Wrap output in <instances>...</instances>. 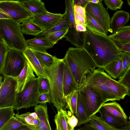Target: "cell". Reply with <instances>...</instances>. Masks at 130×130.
<instances>
[{
  "mask_svg": "<svg viewBox=\"0 0 130 130\" xmlns=\"http://www.w3.org/2000/svg\"><path fill=\"white\" fill-rule=\"evenodd\" d=\"M84 48L97 68H103L120 57L123 52L109 37L96 33L87 28Z\"/></svg>",
  "mask_w": 130,
  "mask_h": 130,
  "instance_id": "6da1fadb",
  "label": "cell"
},
{
  "mask_svg": "<svg viewBox=\"0 0 130 130\" xmlns=\"http://www.w3.org/2000/svg\"><path fill=\"white\" fill-rule=\"evenodd\" d=\"M63 59L71 72L78 89L80 87L87 76L97 68L84 48L69 47Z\"/></svg>",
  "mask_w": 130,
  "mask_h": 130,
  "instance_id": "7a4b0ae2",
  "label": "cell"
},
{
  "mask_svg": "<svg viewBox=\"0 0 130 130\" xmlns=\"http://www.w3.org/2000/svg\"><path fill=\"white\" fill-rule=\"evenodd\" d=\"M64 65L63 59H59L50 66L44 67L50 83V102L57 111L66 110L63 87Z\"/></svg>",
  "mask_w": 130,
  "mask_h": 130,
  "instance_id": "3957f363",
  "label": "cell"
},
{
  "mask_svg": "<svg viewBox=\"0 0 130 130\" xmlns=\"http://www.w3.org/2000/svg\"><path fill=\"white\" fill-rule=\"evenodd\" d=\"M0 34L10 49L23 52L28 47L20 23L11 19H0Z\"/></svg>",
  "mask_w": 130,
  "mask_h": 130,
  "instance_id": "277c9868",
  "label": "cell"
},
{
  "mask_svg": "<svg viewBox=\"0 0 130 130\" xmlns=\"http://www.w3.org/2000/svg\"><path fill=\"white\" fill-rule=\"evenodd\" d=\"M107 74L103 68L96 69L87 76L81 86H88L99 93L105 103L109 101H120L112 93L106 84Z\"/></svg>",
  "mask_w": 130,
  "mask_h": 130,
  "instance_id": "5b68a950",
  "label": "cell"
},
{
  "mask_svg": "<svg viewBox=\"0 0 130 130\" xmlns=\"http://www.w3.org/2000/svg\"><path fill=\"white\" fill-rule=\"evenodd\" d=\"M38 77L34 78L28 82L22 91L17 93L13 109L18 110L38 105L37 100L40 95L38 90Z\"/></svg>",
  "mask_w": 130,
  "mask_h": 130,
  "instance_id": "8992f818",
  "label": "cell"
},
{
  "mask_svg": "<svg viewBox=\"0 0 130 130\" xmlns=\"http://www.w3.org/2000/svg\"><path fill=\"white\" fill-rule=\"evenodd\" d=\"M0 12L19 23L33 16L21 0H0Z\"/></svg>",
  "mask_w": 130,
  "mask_h": 130,
  "instance_id": "52a82bcc",
  "label": "cell"
},
{
  "mask_svg": "<svg viewBox=\"0 0 130 130\" xmlns=\"http://www.w3.org/2000/svg\"><path fill=\"white\" fill-rule=\"evenodd\" d=\"M26 60L23 52L10 49L6 54L1 74L16 78L23 68Z\"/></svg>",
  "mask_w": 130,
  "mask_h": 130,
  "instance_id": "ba28073f",
  "label": "cell"
},
{
  "mask_svg": "<svg viewBox=\"0 0 130 130\" xmlns=\"http://www.w3.org/2000/svg\"><path fill=\"white\" fill-rule=\"evenodd\" d=\"M79 91L84 106L87 117L90 119L99 110L105 103L101 94L87 86H82Z\"/></svg>",
  "mask_w": 130,
  "mask_h": 130,
  "instance_id": "9c48e42d",
  "label": "cell"
},
{
  "mask_svg": "<svg viewBox=\"0 0 130 130\" xmlns=\"http://www.w3.org/2000/svg\"><path fill=\"white\" fill-rule=\"evenodd\" d=\"M100 0L97 4L89 2L85 8L86 12L94 19L105 30L107 35L111 32L110 29V18L107 9L103 6Z\"/></svg>",
  "mask_w": 130,
  "mask_h": 130,
  "instance_id": "30bf717a",
  "label": "cell"
},
{
  "mask_svg": "<svg viewBox=\"0 0 130 130\" xmlns=\"http://www.w3.org/2000/svg\"><path fill=\"white\" fill-rule=\"evenodd\" d=\"M6 77V83L0 96V108H13L15 103L17 93V79Z\"/></svg>",
  "mask_w": 130,
  "mask_h": 130,
  "instance_id": "8fae6325",
  "label": "cell"
},
{
  "mask_svg": "<svg viewBox=\"0 0 130 130\" xmlns=\"http://www.w3.org/2000/svg\"><path fill=\"white\" fill-rule=\"evenodd\" d=\"M62 15L63 14L54 13L47 11L34 15L32 19L35 23L40 27L44 31H45L52 27Z\"/></svg>",
  "mask_w": 130,
  "mask_h": 130,
  "instance_id": "7c38bea8",
  "label": "cell"
},
{
  "mask_svg": "<svg viewBox=\"0 0 130 130\" xmlns=\"http://www.w3.org/2000/svg\"><path fill=\"white\" fill-rule=\"evenodd\" d=\"M99 112L101 118L112 127L116 130L130 128L129 121L114 116L106 111L101 107Z\"/></svg>",
  "mask_w": 130,
  "mask_h": 130,
  "instance_id": "4fadbf2b",
  "label": "cell"
},
{
  "mask_svg": "<svg viewBox=\"0 0 130 130\" xmlns=\"http://www.w3.org/2000/svg\"><path fill=\"white\" fill-rule=\"evenodd\" d=\"M128 12L123 10L116 11L110 18V29L111 32L113 33L125 26L129 20Z\"/></svg>",
  "mask_w": 130,
  "mask_h": 130,
  "instance_id": "5bb4252c",
  "label": "cell"
},
{
  "mask_svg": "<svg viewBox=\"0 0 130 130\" xmlns=\"http://www.w3.org/2000/svg\"><path fill=\"white\" fill-rule=\"evenodd\" d=\"M105 83L112 93L119 100L124 99L126 95L130 96V91L127 88L113 79L107 74Z\"/></svg>",
  "mask_w": 130,
  "mask_h": 130,
  "instance_id": "9a60e30c",
  "label": "cell"
},
{
  "mask_svg": "<svg viewBox=\"0 0 130 130\" xmlns=\"http://www.w3.org/2000/svg\"><path fill=\"white\" fill-rule=\"evenodd\" d=\"M23 53L26 60L38 77H48L43 67L31 49L28 47L23 51Z\"/></svg>",
  "mask_w": 130,
  "mask_h": 130,
  "instance_id": "2e32d148",
  "label": "cell"
},
{
  "mask_svg": "<svg viewBox=\"0 0 130 130\" xmlns=\"http://www.w3.org/2000/svg\"><path fill=\"white\" fill-rule=\"evenodd\" d=\"M63 62V87L64 98L75 90L78 89V87L68 66Z\"/></svg>",
  "mask_w": 130,
  "mask_h": 130,
  "instance_id": "e0dca14e",
  "label": "cell"
},
{
  "mask_svg": "<svg viewBox=\"0 0 130 130\" xmlns=\"http://www.w3.org/2000/svg\"><path fill=\"white\" fill-rule=\"evenodd\" d=\"M71 27V24L67 11L66 9L65 13L58 21L52 27L44 31L36 36L37 38H45L53 32L68 29Z\"/></svg>",
  "mask_w": 130,
  "mask_h": 130,
  "instance_id": "ac0fdd59",
  "label": "cell"
},
{
  "mask_svg": "<svg viewBox=\"0 0 130 130\" xmlns=\"http://www.w3.org/2000/svg\"><path fill=\"white\" fill-rule=\"evenodd\" d=\"M35 77L34 71L26 60L23 68L16 78L18 83L17 92L22 91L28 82Z\"/></svg>",
  "mask_w": 130,
  "mask_h": 130,
  "instance_id": "d6986e66",
  "label": "cell"
},
{
  "mask_svg": "<svg viewBox=\"0 0 130 130\" xmlns=\"http://www.w3.org/2000/svg\"><path fill=\"white\" fill-rule=\"evenodd\" d=\"M75 25L73 27H70L63 38L65 40L75 46L76 47L84 48L85 32L77 31L76 29Z\"/></svg>",
  "mask_w": 130,
  "mask_h": 130,
  "instance_id": "ffe728a7",
  "label": "cell"
},
{
  "mask_svg": "<svg viewBox=\"0 0 130 130\" xmlns=\"http://www.w3.org/2000/svg\"><path fill=\"white\" fill-rule=\"evenodd\" d=\"M34 110L40 121L37 130H52L48 120L46 103L35 106Z\"/></svg>",
  "mask_w": 130,
  "mask_h": 130,
  "instance_id": "44dd1931",
  "label": "cell"
},
{
  "mask_svg": "<svg viewBox=\"0 0 130 130\" xmlns=\"http://www.w3.org/2000/svg\"><path fill=\"white\" fill-rule=\"evenodd\" d=\"M28 47L36 51L45 52L54 45L46 38H34L26 40Z\"/></svg>",
  "mask_w": 130,
  "mask_h": 130,
  "instance_id": "7402d4cb",
  "label": "cell"
},
{
  "mask_svg": "<svg viewBox=\"0 0 130 130\" xmlns=\"http://www.w3.org/2000/svg\"><path fill=\"white\" fill-rule=\"evenodd\" d=\"M102 107L107 112L116 117L128 121V118L120 105L116 102L104 103Z\"/></svg>",
  "mask_w": 130,
  "mask_h": 130,
  "instance_id": "603a6c76",
  "label": "cell"
},
{
  "mask_svg": "<svg viewBox=\"0 0 130 130\" xmlns=\"http://www.w3.org/2000/svg\"><path fill=\"white\" fill-rule=\"evenodd\" d=\"M23 34L37 36L42 32L43 30L35 23L32 18L27 20L20 24Z\"/></svg>",
  "mask_w": 130,
  "mask_h": 130,
  "instance_id": "cb8c5ba5",
  "label": "cell"
},
{
  "mask_svg": "<svg viewBox=\"0 0 130 130\" xmlns=\"http://www.w3.org/2000/svg\"><path fill=\"white\" fill-rule=\"evenodd\" d=\"M21 1L33 15L47 11L44 3L40 0Z\"/></svg>",
  "mask_w": 130,
  "mask_h": 130,
  "instance_id": "d4e9b609",
  "label": "cell"
},
{
  "mask_svg": "<svg viewBox=\"0 0 130 130\" xmlns=\"http://www.w3.org/2000/svg\"><path fill=\"white\" fill-rule=\"evenodd\" d=\"M69 116L66 110L61 109L58 111L54 119L56 128L59 130H74L68 122Z\"/></svg>",
  "mask_w": 130,
  "mask_h": 130,
  "instance_id": "484cf974",
  "label": "cell"
},
{
  "mask_svg": "<svg viewBox=\"0 0 130 130\" xmlns=\"http://www.w3.org/2000/svg\"><path fill=\"white\" fill-rule=\"evenodd\" d=\"M109 36L115 42H130V26L125 25Z\"/></svg>",
  "mask_w": 130,
  "mask_h": 130,
  "instance_id": "4316f807",
  "label": "cell"
},
{
  "mask_svg": "<svg viewBox=\"0 0 130 130\" xmlns=\"http://www.w3.org/2000/svg\"><path fill=\"white\" fill-rule=\"evenodd\" d=\"M74 115L78 120L77 126H78L89 122L90 119L87 117L80 94L78 90L76 113Z\"/></svg>",
  "mask_w": 130,
  "mask_h": 130,
  "instance_id": "83f0119b",
  "label": "cell"
},
{
  "mask_svg": "<svg viewBox=\"0 0 130 130\" xmlns=\"http://www.w3.org/2000/svg\"><path fill=\"white\" fill-rule=\"evenodd\" d=\"M122 65L121 57L112 61L103 68L111 77L115 79L117 78Z\"/></svg>",
  "mask_w": 130,
  "mask_h": 130,
  "instance_id": "f1b7e54d",
  "label": "cell"
},
{
  "mask_svg": "<svg viewBox=\"0 0 130 130\" xmlns=\"http://www.w3.org/2000/svg\"><path fill=\"white\" fill-rule=\"evenodd\" d=\"M31 50L43 67L50 66L59 59L50 54L46 52H41Z\"/></svg>",
  "mask_w": 130,
  "mask_h": 130,
  "instance_id": "f546056e",
  "label": "cell"
},
{
  "mask_svg": "<svg viewBox=\"0 0 130 130\" xmlns=\"http://www.w3.org/2000/svg\"><path fill=\"white\" fill-rule=\"evenodd\" d=\"M86 27L89 29L99 34L107 35L99 23L89 14L86 13Z\"/></svg>",
  "mask_w": 130,
  "mask_h": 130,
  "instance_id": "4dcf8cb0",
  "label": "cell"
},
{
  "mask_svg": "<svg viewBox=\"0 0 130 130\" xmlns=\"http://www.w3.org/2000/svg\"><path fill=\"white\" fill-rule=\"evenodd\" d=\"M78 96V90L76 89L64 98L66 104V108L74 115L76 113Z\"/></svg>",
  "mask_w": 130,
  "mask_h": 130,
  "instance_id": "1f68e13d",
  "label": "cell"
},
{
  "mask_svg": "<svg viewBox=\"0 0 130 130\" xmlns=\"http://www.w3.org/2000/svg\"><path fill=\"white\" fill-rule=\"evenodd\" d=\"M89 122L98 130H116L106 122L100 117L95 115L90 118Z\"/></svg>",
  "mask_w": 130,
  "mask_h": 130,
  "instance_id": "d6a6232c",
  "label": "cell"
},
{
  "mask_svg": "<svg viewBox=\"0 0 130 130\" xmlns=\"http://www.w3.org/2000/svg\"><path fill=\"white\" fill-rule=\"evenodd\" d=\"M12 107L0 108V129L12 117L14 116Z\"/></svg>",
  "mask_w": 130,
  "mask_h": 130,
  "instance_id": "836d02e7",
  "label": "cell"
},
{
  "mask_svg": "<svg viewBox=\"0 0 130 130\" xmlns=\"http://www.w3.org/2000/svg\"><path fill=\"white\" fill-rule=\"evenodd\" d=\"M16 118L24 125L29 126L34 130H37V128L33 122V119L30 116L29 112L20 115L19 113L15 115Z\"/></svg>",
  "mask_w": 130,
  "mask_h": 130,
  "instance_id": "e575fe53",
  "label": "cell"
},
{
  "mask_svg": "<svg viewBox=\"0 0 130 130\" xmlns=\"http://www.w3.org/2000/svg\"><path fill=\"white\" fill-rule=\"evenodd\" d=\"M38 90L40 95L45 93H49L50 85L48 77H38Z\"/></svg>",
  "mask_w": 130,
  "mask_h": 130,
  "instance_id": "d590c367",
  "label": "cell"
},
{
  "mask_svg": "<svg viewBox=\"0 0 130 130\" xmlns=\"http://www.w3.org/2000/svg\"><path fill=\"white\" fill-rule=\"evenodd\" d=\"M24 125L14 116L6 123L0 130H15Z\"/></svg>",
  "mask_w": 130,
  "mask_h": 130,
  "instance_id": "8d00e7d4",
  "label": "cell"
},
{
  "mask_svg": "<svg viewBox=\"0 0 130 130\" xmlns=\"http://www.w3.org/2000/svg\"><path fill=\"white\" fill-rule=\"evenodd\" d=\"M122 61L121 69L118 78L119 79L130 67V53L123 52L121 57Z\"/></svg>",
  "mask_w": 130,
  "mask_h": 130,
  "instance_id": "74e56055",
  "label": "cell"
},
{
  "mask_svg": "<svg viewBox=\"0 0 130 130\" xmlns=\"http://www.w3.org/2000/svg\"><path fill=\"white\" fill-rule=\"evenodd\" d=\"M10 48L3 38L0 37V75L3 67L6 56Z\"/></svg>",
  "mask_w": 130,
  "mask_h": 130,
  "instance_id": "f35d334b",
  "label": "cell"
},
{
  "mask_svg": "<svg viewBox=\"0 0 130 130\" xmlns=\"http://www.w3.org/2000/svg\"><path fill=\"white\" fill-rule=\"evenodd\" d=\"M74 0L65 1L66 8L70 21L71 27L75 25L74 20Z\"/></svg>",
  "mask_w": 130,
  "mask_h": 130,
  "instance_id": "ab89813d",
  "label": "cell"
},
{
  "mask_svg": "<svg viewBox=\"0 0 130 130\" xmlns=\"http://www.w3.org/2000/svg\"><path fill=\"white\" fill-rule=\"evenodd\" d=\"M68 29L55 32L47 36L45 38L54 45L61 39L67 33Z\"/></svg>",
  "mask_w": 130,
  "mask_h": 130,
  "instance_id": "60d3db41",
  "label": "cell"
},
{
  "mask_svg": "<svg viewBox=\"0 0 130 130\" xmlns=\"http://www.w3.org/2000/svg\"><path fill=\"white\" fill-rule=\"evenodd\" d=\"M104 2L108 8L114 11L121 9L123 3L121 0H104Z\"/></svg>",
  "mask_w": 130,
  "mask_h": 130,
  "instance_id": "b9f144b4",
  "label": "cell"
},
{
  "mask_svg": "<svg viewBox=\"0 0 130 130\" xmlns=\"http://www.w3.org/2000/svg\"><path fill=\"white\" fill-rule=\"evenodd\" d=\"M118 82L127 88L130 91V67L124 74L119 79Z\"/></svg>",
  "mask_w": 130,
  "mask_h": 130,
  "instance_id": "7bdbcfd3",
  "label": "cell"
},
{
  "mask_svg": "<svg viewBox=\"0 0 130 130\" xmlns=\"http://www.w3.org/2000/svg\"><path fill=\"white\" fill-rule=\"evenodd\" d=\"M115 42L117 47L123 52L130 53V42L127 43Z\"/></svg>",
  "mask_w": 130,
  "mask_h": 130,
  "instance_id": "ee69618b",
  "label": "cell"
},
{
  "mask_svg": "<svg viewBox=\"0 0 130 130\" xmlns=\"http://www.w3.org/2000/svg\"><path fill=\"white\" fill-rule=\"evenodd\" d=\"M49 93H45L40 95L38 99L37 102L39 104L45 103L50 101Z\"/></svg>",
  "mask_w": 130,
  "mask_h": 130,
  "instance_id": "f6af8a7d",
  "label": "cell"
},
{
  "mask_svg": "<svg viewBox=\"0 0 130 130\" xmlns=\"http://www.w3.org/2000/svg\"><path fill=\"white\" fill-rule=\"evenodd\" d=\"M74 9L75 13L85 18L86 12L85 8L80 6L74 5Z\"/></svg>",
  "mask_w": 130,
  "mask_h": 130,
  "instance_id": "bcb514c9",
  "label": "cell"
},
{
  "mask_svg": "<svg viewBox=\"0 0 130 130\" xmlns=\"http://www.w3.org/2000/svg\"><path fill=\"white\" fill-rule=\"evenodd\" d=\"M68 122L72 128H74L77 125L78 120L73 114L71 116H69L68 120Z\"/></svg>",
  "mask_w": 130,
  "mask_h": 130,
  "instance_id": "7dc6e473",
  "label": "cell"
},
{
  "mask_svg": "<svg viewBox=\"0 0 130 130\" xmlns=\"http://www.w3.org/2000/svg\"><path fill=\"white\" fill-rule=\"evenodd\" d=\"M74 20L75 25L80 24L86 27L85 18L74 12Z\"/></svg>",
  "mask_w": 130,
  "mask_h": 130,
  "instance_id": "c3c4849f",
  "label": "cell"
},
{
  "mask_svg": "<svg viewBox=\"0 0 130 130\" xmlns=\"http://www.w3.org/2000/svg\"><path fill=\"white\" fill-rule=\"evenodd\" d=\"M89 0H74V5L81 6L85 8Z\"/></svg>",
  "mask_w": 130,
  "mask_h": 130,
  "instance_id": "681fc988",
  "label": "cell"
},
{
  "mask_svg": "<svg viewBox=\"0 0 130 130\" xmlns=\"http://www.w3.org/2000/svg\"><path fill=\"white\" fill-rule=\"evenodd\" d=\"M75 130H98L95 127L90 124H85L82 127L76 128Z\"/></svg>",
  "mask_w": 130,
  "mask_h": 130,
  "instance_id": "f907efd6",
  "label": "cell"
},
{
  "mask_svg": "<svg viewBox=\"0 0 130 130\" xmlns=\"http://www.w3.org/2000/svg\"><path fill=\"white\" fill-rule=\"evenodd\" d=\"M75 28L78 31L86 32L87 31V28L84 26L80 24H75Z\"/></svg>",
  "mask_w": 130,
  "mask_h": 130,
  "instance_id": "816d5d0a",
  "label": "cell"
},
{
  "mask_svg": "<svg viewBox=\"0 0 130 130\" xmlns=\"http://www.w3.org/2000/svg\"><path fill=\"white\" fill-rule=\"evenodd\" d=\"M15 130H34L31 127L24 125Z\"/></svg>",
  "mask_w": 130,
  "mask_h": 130,
  "instance_id": "f5cc1de1",
  "label": "cell"
},
{
  "mask_svg": "<svg viewBox=\"0 0 130 130\" xmlns=\"http://www.w3.org/2000/svg\"><path fill=\"white\" fill-rule=\"evenodd\" d=\"M4 80L2 84H1V85L0 86V96L1 95L3 89V88L4 87L6 82V77L5 76H4Z\"/></svg>",
  "mask_w": 130,
  "mask_h": 130,
  "instance_id": "db71d44e",
  "label": "cell"
},
{
  "mask_svg": "<svg viewBox=\"0 0 130 130\" xmlns=\"http://www.w3.org/2000/svg\"><path fill=\"white\" fill-rule=\"evenodd\" d=\"M29 115L32 119H39L37 114L35 112L31 113L29 112Z\"/></svg>",
  "mask_w": 130,
  "mask_h": 130,
  "instance_id": "11a10c76",
  "label": "cell"
},
{
  "mask_svg": "<svg viewBox=\"0 0 130 130\" xmlns=\"http://www.w3.org/2000/svg\"><path fill=\"white\" fill-rule=\"evenodd\" d=\"M10 19L6 14L0 12V19Z\"/></svg>",
  "mask_w": 130,
  "mask_h": 130,
  "instance_id": "9f6ffc18",
  "label": "cell"
},
{
  "mask_svg": "<svg viewBox=\"0 0 130 130\" xmlns=\"http://www.w3.org/2000/svg\"><path fill=\"white\" fill-rule=\"evenodd\" d=\"M100 0H89V2H91L93 3L98 4Z\"/></svg>",
  "mask_w": 130,
  "mask_h": 130,
  "instance_id": "6f0895ef",
  "label": "cell"
},
{
  "mask_svg": "<svg viewBox=\"0 0 130 130\" xmlns=\"http://www.w3.org/2000/svg\"><path fill=\"white\" fill-rule=\"evenodd\" d=\"M3 77L0 75V86L3 82Z\"/></svg>",
  "mask_w": 130,
  "mask_h": 130,
  "instance_id": "680465c9",
  "label": "cell"
},
{
  "mask_svg": "<svg viewBox=\"0 0 130 130\" xmlns=\"http://www.w3.org/2000/svg\"><path fill=\"white\" fill-rule=\"evenodd\" d=\"M127 4L128 5L130 6V0H127Z\"/></svg>",
  "mask_w": 130,
  "mask_h": 130,
  "instance_id": "91938a15",
  "label": "cell"
},
{
  "mask_svg": "<svg viewBox=\"0 0 130 130\" xmlns=\"http://www.w3.org/2000/svg\"><path fill=\"white\" fill-rule=\"evenodd\" d=\"M119 130H130V128L125 129H123Z\"/></svg>",
  "mask_w": 130,
  "mask_h": 130,
  "instance_id": "94428289",
  "label": "cell"
},
{
  "mask_svg": "<svg viewBox=\"0 0 130 130\" xmlns=\"http://www.w3.org/2000/svg\"><path fill=\"white\" fill-rule=\"evenodd\" d=\"M56 130H59L57 128H56Z\"/></svg>",
  "mask_w": 130,
  "mask_h": 130,
  "instance_id": "6125c7cd",
  "label": "cell"
},
{
  "mask_svg": "<svg viewBox=\"0 0 130 130\" xmlns=\"http://www.w3.org/2000/svg\"><path fill=\"white\" fill-rule=\"evenodd\" d=\"M0 36H1V35H0Z\"/></svg>",
  "mask_w": 130,
  "mask_h": 130,
  "instance_id": "be15d7a7",
  "label": "cell"
}]
</instances>
